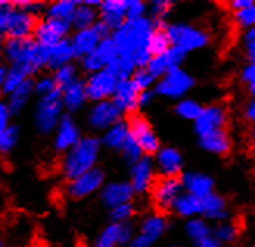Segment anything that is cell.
<instances>
[{
  "label": "cell",
  "mask_w": 255,
  "mask_h": 247,
  "mask_svg": "<svg viewBox=\"0 0 255 247\" xmlns=\"http://www.w3.org/2000/svg\"><path fill=\"white\" fill-rule=\"evenodd\" d=\"M154 31L156 22L146 16L137 20H126L122 27L112 31L111 37L117 45L120 58L132 61L137 69H145L152 58L149 53V39Z\"/></svg>",
  "instance_id": "1"
},
{
  "label": "cell",
  "mask_w": 255,
  "mask_h": 247,
  "mask_svg": "<svg viewBox=\"0 0 255 247\" xmlns=\"http://www.w3.org/2000/svg\"><path fill=\"white\" fill-rule=\"evenodd\" d=\"M101 146H103L101 145V138H98L97 135H83L75 146L62 154L59 170L64 179L70 182L95 168Z\"/></svg>",
  "instance_id": "2"
},
{
  "label": "cell",
  "mask_w": 255,
  "mask_h": 247,
  "mask_svg": "<svg viewBox=\"0 0 255 247\" xmlns=\"http://www.w3.org/2000/svg\"><path fill=\"white\" fill-rule=\"evenodd\" d=\"M66 114L62 103L61 90L56 89L55 92L39 97L34 108V124L39 134H52L56 131V127L62 119V115Z\"/></svg>",
  "instance_id": "3"
},
{
  "label": "cell",
  "mask_w": 255,
  "mask_h": 247,
  "mask_svg": "<svg viewBox=\"0 0 255 247\" xmlns=\"http://www.w3.org/2000/svg\"><path fill=\"white\" fill-rule=\"evenodd\" d=\"M165 31H167L171 45L184 50L185 53L195 50H201L207 47L210 42V33L204 28H199L196 25L190 23H167L165 25Z\"/></svg>",
  "instance_id": "4"
},
{
  "label": "cell",
  "mask_w": 255,
  "mask_h": 247,
  "mask_svg": "<svg viewBox=\"0 0 255 247\" xmlns=\"http://www.w3.org/2000/svg\"><path fill=\"white\" fill-rule=\"evenodd\" d=\"M195 86V78L188 72H185L182 67L171 69L165 73L162 78H159L154 92L156 95L173 98V100H182L185 94H188Z\"/></svg>",
  "instance_id": "5"
},
{
  "label": "cell",
  "mask_w": 255,
  "mask_h": 247,
  "mask_svg": "<svg viewBox=\"0 0 255 247\" xmlns=\"http://www.w3.org/2000/svg\"><path fill=\"white\" fill-rule=\"evenodd\" d=\"M182 193L184 187L181 177H159L151 188V199L156 212L163 215L173 212V207Z\"/></svg>",
  "instance_id": "6"
},
{
  "label": "cell",
  "mask_w": 255,
  "mask_h": 247,
  "mask_svg": "<svg viewBox=\"0 0 255 247\" xmlns=\"http://www.w3.org/2000/svg\"><path fill=\"white\" fill-rule=\"evenodd\" d=\"M128 126H129V134L137 141V145L142 148L145 155H156L162 148L157 134L152 129L149 120L140 112H135L128 117Z\"/></svg>",
  "instance_id": "7"
},
{
  "label": "cell",
  "mask_w": 255,
  "mask_h": 247,
  "mask_svg": "<svg viewBox=\"0 0 255 247\" xmlns=\"http://www.w3.org/2000/svg\"><path fill=\"white\" fill-rule=\"evenodd\" d=\"M84 83H86L87 100L98 103L105 100H112L120 80L109 67H106L100 72L91 73L84 80Z\"/></svg>",
  "instance_id": "8"
},
{
  "label": "cell",
  "mask_w": 255,
  "mask_h": 247,
  "mask_svg": "<svg viewBox=\"0 0 255 247\" xmlns=\"http://www.w3.org/2000/svg\"><path fill=\"white\" fill-rule=\"evenodd\" d=\"M106 184V173L98 165L87 173L67 182L66 193L72 199H84L94 193H98Z\"/></svg>",
  "instance_id": "9"
},
{
  "label": "cell",
  "mask_w": 255,
  "mask_h": 247,
  "mask_svg": "<svg viewBox=\"0 0 255 247\" xmlns=\"http://www.w3.org/2000/svg\"><path fill=\"white\" fill-rule=\"evenodd\" d=\"M72 30V25L69 22L52 19V17H42L37 20V25L33 33V39L44 47H52L64 39H69V33Z\"/></svg>",
  "instance_id": "10"
},
{
  "label": "cell",
  "mask_w": 255,
  "mask_h": 247,
  "mask_svg": "<svg viewBox=\"0 0 255 247\" xmlns=\"http://www.w3.org/2000/svg\"><path fill=\"white\" fill-rule=\"evenodd\" d=\"M120 120H123V114L114 105L112 100L94 103V106L87 114V124L98 132L108 131L111 126L119 123Z\"/></svg>",
  "instance_id": "11"
},
{
  "label": "cell",
  "mask_w": 255,
  "mask_h": 247,
  "mask_svg": "<svg viewBox=\"0 0 255 247\" xmlns=\"http://www.w3.org/2000/svg\"><path fill=\"white\" fill-rule=\"evenodd\" d=\"M229 122V112L221 105L204 106L195 123V132L198 137L207 135L216 131H224Z\"/></svg>",
  "instance_id": "12"
},
{
  "label": "cell",
  "mask_w": 255,
  "mask_h": 247,
  "mask_svg": "<svg viewBox=\"0 0 255 247\" xmlns=\"http://www.w3.org/2000/svg\"><path fill=\"white\" fill-rule=\"evenodd\" d=\"M117 58H119V50L116 42L112 41V37H106L98 44V47L91 55L83 58L80 62H81V69L91 75L109 67Z\"/></svg>",
  "instance_id": "13"
},
{
  "label": "cell",
  "mask_w": 255,
  "mask_h": 247,
  "mask_svg": "<svg viewBox=\"0 0 255 247\" xmlns=\"http://www.w3.org/2000/svg\"><path fill=\"white\" fill-rule=\"evenodd\" d=\"M157 170L154 165V159L151 155H143L142 159L137 160L134 165H131V176L129 184L135 194H145L151 191L154 185Z\"/></svg>",
  "instance_id": "14"
},
{
  "label": "cell",
  "mask_w": 255,
  "mask_h": 247,
  "mask_svg": "<svg viewBox=\"0 0 255 247\" xmlns=\"http://www.w3.org/2000/svg\"><path fill=\"white\" fill-rule=\"evenodd\" d=\"M134 194L135 193L129 184V180L108 182V184H105V187L100 190V201L106 209L112 210L122 204L132 202Z\"/></svg>",
  "instance_id": "15"
},
{
  "label": "cell",
  "mask_w": 255,
  "mask_h": 247,
  "mask_svg": "<svg viewBox=\"0 0 255 247\" xmlns=\"http://www.w3.org/2000/svg\"><path fill=\"white\" fill-rule=\"evenodd\" d=\"M81 137H83V134H81L80 126L76 124L73 117L66 112L62 115V119L55 131V140H53L55 151L64 154L72 146H75L76 143L81 140Z\"/></svg>",
  "instance_id": "16"
},
{
  "label": "cell",
  "mask_w": 255,
  "mask_h": 247,
  "mask_svg": "<svg viewBox=\"0 0 255 247\" xmlns=\"http://www.w3.org/2000/svg\"><path fill=\"white\" fill-rule=\"evenodd\" d=\"M135 232L134 227L128 224H116L111 223L103 230L100 232V235L94 241L92 247H120L128 246L129 241L134 238Z\"/></svg>",
  "instance_id": "17"
},
{
  "label": "cell",
  "mask_w": 255,
  "mask_h": 247,
  "mask_svg": "<svg viewBox=\"0 0 255 247\" xmlns=\"http://www.w3.org/2000/svg\"><path fill=\"white\" fill-rule=\"evenodd\" d=\"M154 165L160 177H181L184 170V157L181 151L171 146H162L154 155Z\"/></svg>",
  "instance_id": "18"
},
{
  "label": "cell",
  "mask_w": 255,
  "mask_h": 247,
  "mask_svg": "<svg viewBox=\"0 0 255 247\" xmlns=\"http://www.w3.org/2000/svg\"><path fill=\"white\" fill-rule=\"evenodd\" d=\"M37 20H39V19H37V16L28 14V12L17 9L14 6L11 11L5 36L6 37H14V39L33 37Z\"/></svg>",
  "instance_id": "19"
},
{
  "label": "cell",
  "mask_w": 255,
  "mask_h": 247,
  "mask_svg": "<svg viewBox=\"0 0 255 247\" xmlns=\"http://www.w3.org/2000/svg\"><path fill=\"white\" fill-rule=\"evenodd\" d=\"M138 94L140 90L134 86L131 80H123L119 83L116 94L112 97V101L123 115L129 117L138 111Z\"/></svg>",
  "instance_id": "20"
},
{
  "label": "cell",
  "mask_w": 255,
  "mask_h": 247,
  "mask_svg": "<svg viewBox=\"0 0 255 247\" xmlns=\"http://www.w3.org/2000/svg\"><path fill=\"white\" fill-rule=\"evenodd\" d=\"M98 20L103 22L111 31H116L126 22L125 0H103L98 8Z\"/></svg>",
  "instance_id": "21"
},
{
  "label": "cell",
  "mask_w": 255,
  "mask_h": 247,
  "mask_svg": "<svg viewBox=\"0 0 255 247\" xmlns=\"http://www.w3.org/2000/svg\"><path fill=\"white\" fill-rule=\"evenodd\" d=\"M181 182L185 193L195 194L198 198H206L215 191V180L206 173H198V171L182 173Z\"/></svg>",
  "instance_id": "22"
},
{
  "label": "cell",
  "mask_w": 255,
  "mask_h": 247,
  "mask_svg": "<svg viewBox=\"0 0 255 247\" xmlns=\"http://www.w3.org/2000/svg\"><path fill=\"white\" fill-rule=\"evenodd\" d=\"M36 41L33 37H23V39H14L6 37L3 44V55L8 59L9 66L11 64H17V66H25L30 51L34 47Z\"/></svg>",
  "instance_id": "23"
},
{
  "label": "cell",
  "mask_w": 255,
  "mask_h": 247,
  "mask_svg": "<svg viewBox=\"0 0 255 247\" xmlns=\"http://www.w3.org/2000/svg\"><path fill=\"white\" fill-rule=\"evenodd\" d=\"M101 41H103V39H101V36L97 33V30L94 27L75 31L73 36L70 37V44L73 48L75 58H78L81 61L87 55H91Z\"/></svg>",
  "instance_id": "24"
},
{
  "label": "cell",
  "mask_w": 255,
  "mask_h": 247,
  "mask_svg": "<svg viewBox=\"0 0 255 247\" xmlns=\"http://www.w3.org/2000/svg\"><path fill=\"white\" fill-rule=\"evenodd\" d=\"M61 95H62L64 109H66L67 114L78 112L80 109H83V106L86 105V101H87L84 80L78 78V80L73 81L72 84L61 89Z\"/></svg>",
  "instance_id": "25"
},
{
  "label": "cell",
  "mask_w": 255,
  "mask_h": 247,
  "mask_svg": "<svg viewBox=\"0 0 255 247\" xmlns=\"http://www.w3.org/2000/svg\"><path fill=\"white\" fill-rule=\"evenodd\" d=\"M167 230H168V219L163 213H159V212L146 215L138 227L140 235L146 237L152 243L159 241L165 233H167Z\"/></svg>",
  "instance_id": "26"
},
{
  "label": "cell",
  "mask_w": 255,
  "mask_h": 247,
  "mask_svg": "<svg viewBox=\"0 0 255 247\" xmlns=\"http://www.w3.org/2000/svg\"><path fill=\"white\" fill-rule=\"evenodd\" d=\"M232 138L231 134H229L226 129L224 131H216L207 135L199 137V146L212 154L216 155H227L232 151Z\"/></svg>",
  "instance_id": "27"
},
{
  "label": "cell",
  "mask_w": 255,
  "mask_h": 247,
  "mask_svg": "<svg viewBox=\"0 0 255 247\" xmlns=\"http://www.w3.org/2000/svg\"><path fill=\"white\" fill-rule=\"evenodd\" d=\"M202 201H204V210H202L204 219L215 221V223H221V221L229 219V204L224 196L213 191Z\"/></svg>",
  "instance_id": "28"
},
{
  "label": "cell",
  "mask_w": 255,
  "mask_h": 247,
  "mask_svg": "<svg viewBox=\"0 0 255 247\" xmlns=\"http://www.w3.org/2000/svg\"><path fill=\"white\" fill-rule=\"evenodd\" d=\"M75 59L73 48L70 44V37L64 39V41L48 47V61H47V69L48 70H58L59 67L66 66V64H72Z\"/></svg>",
  "instance_id": "29"
},
{
  "label": "cell",
  "mask_w": 255,
  "mask_h": 247,
  "mask_svg": "<svg viewBox=\"0 0 255 247\" xmlns=\"http://www.w3.org/2000/svg\"><path fill=\"white\" fill-rule=\"evenodd\" d=\"M204 198H198L195 194L190 193H182L179 198H177L173 212L185 219H191V218H199L202 216V210H204Z\"/></svg>",
  "instance_id": "30"
},
{
  "label": "cell",
  "mask_w": 255,
  "mask_h": 247,
  "mask_svg": "<svg viewBox=\"0 0 255 247\" xmlns=\"http://www.w3.org/2000/svg\"><path fill=\"white\" fill-rule=\"evenodd\" d=\"M129 137V126L128 120H120L114 126H111L108 131L103 132L101 137V145L112 151H122L125 141Z\"/></svg>",
  "instance_id": "31"
},
{
  "label": "cell",
  "mask_w": 255,
  "mask_h": 247,
  "mask_svg": "<svg viewBox=\"0 0 255 247\" xmlns=\"http://www.w3.org/2000/svg\"><path fill=\"white\" fill-rule=\"evenodd\" d=\"M31 95H34V80H33V78H30V80H27V81H23L14 90V92H11L8 95L6 105L9 108L11 115L19 114L25 106H27V103L31 98Z\"/></svg>",
  "instance_id": "32"
},
{
  "label": "cell",
  "mask_w": 255,
  "mask_h": 247,
  "mask_svg": "<svg viewBox=\"0 0 255 247\" xmlns=\"http://www.w3.org/2000/svg\"><path fill=\"white\" fill-rule=\"evenodd\" d=\"M97 22H98V8L87 5L86 2H80L75 9V14H73L70 25H72V28L80 31L86 28H92Z\"/></svg>",
  "instance_id": "33"
},
{
  "label": "cell",
  "mask_w": 255,
  "mask_h": 247,
  "mask_svg": "<svg viewBox=\"0 0 255 247\" xmlns=\"http://www.w3.org/2000/svg\"><path fill=\"white\" fill-rule=\"evenodd\" d=\"M212 229L213 227L210 226L209 221L204 219L202 216L191 218V219H187V223H185V235L193 244H198L202 240L212 237Z\"/></svg>",
  "instance_id": "34"
},
{
  "label": "cell",
  "mask_w": 255,
  "mask_h": 247,
  "mask_svg": "<svg viewBox=\"0 0 255 247\" xmlns=\"http://www.w3.org/2000/svg\"><path fill=\"white\" fill-rule=\"evenodd\" d=\"M78 3L80 2H76V0H58V2H52L47 5L45 16L70 23Z\"/></svg>",
  "instance_id": "35"
},
{
  "label": "cell",
  "mask_w": 255,
  "mask_h": 247,
  "mask_svg": "<svg viewBox=\"0 0 255 247\" xmlns=\"http://www.w3.org/2000/svg\"><path fill=\"white\" fill-rule=\"evenodd\" d=\"M31 78V73L17 64H12V66L6 67V75H5V81H3V95H9L23 83Z\"/></svg>",
  "instance_id": "36"
},
{
  "label": "cell",
  "mask_w": 255,
  "mask_h": 247,
  "mask_svg": "<svg viewBox=\"0 0 255 247\" xmlns=\"http://www.w3.org/2000/svg\"><path fill=\"white\" fill-rule=\"evenodd\" d=\"M212 235L221 244H229V243L237 241V238L240 235V227L235 221L226 219V221H221V223H216L213 226Z\"/></svg>",
  "instance_id": "37"
},
{
  "label": "cell",
  "mask_w": 255,
  "mask_h": 247,
  "mask_svg": "<svg viewBox=\"0 0 255 247\" xmlns=\"http://www.w3.org/2000/svg\"><path fill=\"white\" fill-rule=\"evenodd\" d=\"M173 8H174V3L170 2V0H154V2L149 3L148 12H149V17L156 22V27H165V25H167L165 19L168 17Z\"/></svg>",
  "instance_id": "38"
},
{
  "label": "cell",
  "mask_w": 255,
  "mask_h": 247,
  "mask_svg": "<svg viewBox=\"0 0 255 247\" xmlns=\"http://www.w3.org/2000/svg\"><path fill=\"white\" fill-rule=\"evenodd\" d=\"M171 41L165 31V27H156V31L152 33L151 39H149V53L151 56H159L167 53V51L171 48Z\"/></svg>",
  "instance_id": "39"
},
{
  "label": "cell",
  "mask_w": 255,
  "mask_h": 247,
  "mask_svg": "<svg viewBox=\"0 0 255 247\" xmlns=\"http://www.w3.org/2000/svg\"><path fill=\"white\" fill-rule=\"evenodd\" d=\"M202 108L204 106L201 105V103H198L193 98H182V100L177 101V105L174 108V112L179 115L181 119H184V120L195 122L199 117Z\"/></svg>",
  "instance_id": "40"
},
{
  "label": "cell",
  "mask_w": 255,
  "mask_h": 247,
  "mask_svg": "<svg viewBox=\"0 0 255 247\" xmlns=\"http://www.w3.org/2000/svg\"><path fill=\"white\" fill-rule=\"evenodd\" d=\"M53 78H55V83L58 86V89H64L66 86L72 84L73 81L78 80V69L72 62V64H66V66L59 67L58 70L53 72Z\"/></svg>",
  "instance_id": "41"
},
{
  "label": "cell",
  "mask_w": 255,
  "mask_h": 247,
  "mask_svg": "<svg viewBox=\"0 0 255 247\" xmlns=\"http://www.w3.org/2000/svg\"><path fill=\"white\" fill-rule=\"evenodd\" d=\"M19 141V127L16 124H9L0 132V154H6L16 148Z\"/></svg>",
  "instance_id": "42"
},
{
  "label": "cell",
  "mask_w": 255,
  "mask_h": 247,
  "mask_svg": "<svg viewBox=\"0 0 255 247\" xmlns=\"http://www.w3.org/2000/svg\"><path fill=\"white\" fill-rule=\"evenodd\" d=\"M134 215H135V207L132 202L122 204V205L116 207V209L109 210L111 223H116V224H128Z\"/></svg>",
  "instance_id": "43"
},
{
  "label": "cell",
  "mask_w": 255,
  "mask_h": 247,
  "mask_svg": "<svg viewBox=\"0 0 255 247\" xmlns=\"http://www.w3.org/2000/svg\"><path fill=\"white\" fill-rule=\"evenodd\" d=\"M148 72L156 78V80H159V78H162L167 72H170L173 67H171V64L167 58V55H159V56H152L148 62V66H146Z\"/></svg>",
  "instance_id": "44"
},
{
  "label": "cell",
  "mask_w": 255,
  "mask_h": 247,
  "mask_svg": "<svg viewBox=\"0 0 255 247\" xmlns=\"http://www.w3.org/2000/svg\"><path fill=\"white\" fill-rule=\"evenodd\" d=\"M232 19L238 28L249 30V28L255 27V3L251 5L249 8L235 11L232 14Z\"/></svg>",
  "instance_id": "45"
},
{
  "label": "cell",
  "mask_w": 255,
  "mask_h": 247,
  "mask_svg": "<svg viewBox=\"0 0 255 247\" xmlns=\"http://www.w3.org/2000/svg\"><path fill=\"white\" fill-rule=\"evenodd\" d=\"M120 152L123 154V159L129 165H134L137 160H140L145 155L142 148H140L137 145V141L131 137V134H129V137H128V140L125 141V145H123Z\"/></svg>",
  "instance_id": "46"
},
{
  "label": "cell",
  "mask_w": 255,
  "mask_h": 247,
  "mask_svg": "<svg viewBox=\"0 0 255 247\" xmlns=\"http://www.w3.org/2000/svg\"><path fill=\"white\" fill-rule=\"evenodd\" d=\"M131 81L134 83V86L140 90V92H143V90H151L152 86H156L157 80L154 76H152L148 69H137L134 72V75L131 76Z\"/></svg>",
  "instance_id": "47"
},
{
  "label": "cell",
  "mask_w": 255,
  "mask_h": 247,
  "mask_svg": "<svg viewBox=\"0 0 255 247\" xmlns=\"http://www.w3.org/2000/svg\"><path fill=\"white\" fill-rule=\"evenodd\" d=\"M126 2V20H137L148 16V5L142 0H125Z\"/></svg>",
  "instance_id": "48"
},
{
  "label": "cell",
  "mask_w": 255,
  "mask_h": 247,
  "mask_svg": "<svg viewBox=\"0 0 255 247\" xmlns=\"http://www.w3.org/2000/svg\"><path fill=\"white\" fill-rule=\"evenodd\" d=\"M56 89H58V86L55 83L53 75H42V76L34 80V94L39 95V97L52 94Z\"/></svg>",
  "instance_id": "49"
},
{
  "label": "cell",
  "mask_w": 255,
  "mask_h": 247,
  "mask_svg": "<svg viewBox=\"0 0 255 247\" xmlns=\"http://www.w3.org/2000/svg\"><path fill=\"white\" fill-rule=\"evenodd\" d=\"M17 9H22L25 12H28V14H33L36 16L37 12H42L47 9V5L45 2H31V0H19V2H12Z\"/></svg>",
  "instance_id": "50"
},
{
  "label": "cell",
  "mask_w": 255,
  "mask_h": 247,
  "mask_svg": "<svg viewBox=\"0 0 255 247\" xmlns=\"http://www.w3.org/2000/svg\"><path fill=\"white\" fill-rule=\"evenodd\" d=\"M241 81L246 84V87L255 84V64H248L241 70Z\"/></svg>",
  "instance_id": "51"
},
{
  "label": "cell",
  "mask_w": 255,
  "mask_h": 247,
  "mask_svg": "<svg viewBox=\"0 0 255 247\" xmlns=\"http://www.w3.org/2000/svg\"><path fill=\"white\" fill-rule=\"evenodd\" d=\"M152 243L151 240H148L146 237L140 235V233H135L134 238L129 241V244H128L126 247H152Z\"/></svg>",
  "instance_id": "52"
},
{
  "label": "cell",
  "mask_w": 255,
  "mask_h": 247,
  "mask_svg": "<svg viewBox=\"0 0 255 247\" xmlns=\"http://www.w3.org/2000/svg\"><path fill=\"white\" fill-rule=\"evenodd\" d=\"M154 97H156L154 90H143V92H140L138 94V109L149 106L152 100H154Z\"/></svg>",
  "instance_id": "53"
},
{
  "label": "cell",
  "mask_w": 255,
  "mask_h": 247,
  "mask_svg": "<svg viewBox=\"0 0 255 247\" xmlns=\"http://www.w3.org/2000/svg\"><path fill=\"white\" fill-rule=\"evenodd\" d=\"M245 119L255 124V97H252L245 106Z\"/></svg>",
  "instance_id": "54"
},
{
  "label": "cell",
  "mask_w": 255,
  "mask_h": 247,
  "mask_svg": "<svg viewBox=\"0 0 255 247\" xmlns=\"http://www.w3.org/2000/svg\"><path fill=\"white\" fill-rule=\"evenodd\" d=\"M254 3H255L254 0H232V2L229 3V6H231V9L235 12V11H240V9L249 8V6L254 5Z\"/></svg>",
  "instance_id": "55"
},
{
  "label": "cell",
  "mask_w": 255,
  "mask_h": 247,
  "mask_svg": "<svg viewBox=\"0 0 255 247\" xmlns=\"http://www.w3.org/2000/svg\"><path fill=\"white\" fill-rule=\"evenodd\" d=\"M195 247H223V244L212 235V237H209L206 240H202L201 243L195 244Z\"/></svg>",
  "instance_id": "56"
},
{
  "label": "cell",
  "mask_w": 255,
  "mask_h": 247,
  "mask_svg": "<svg viewBox=\"0 0 255 247\" xmlns=\"http://www.w3.org/2000/svg\"><path fill=\"white\" fill-rule=\"evenodd\" d=\"M245 55L248 58V64H255V42L245 44Z\"/></svg>",
  "instance_id": "57"
},
{
  "label": "cell",
  "mask_w": 255,
  "mask_h": 247,
  "mask_svg": "<svg viewBox=\"0 0 255 247\" xmlns=\"http://www.w3.org/2000/svg\"><path fill=\"white\" fill-rule=\"evenodd\" d=\"M249 42H255V27L245 31V44H249Z\"/></svg>",
  "instance_id": "58"
},
{
  "label": "cell",
  "mask_w": 255,
  "mask_h": 247,
  "mask_svg": "<svg viewBox=\"0 0 255 247\" xmlns=\"http://www.w3.org/2000/svg\"><path fill=\"white\" fill-rule=\"evenodd\" d=\"M5 75H6V67L0 64V95L3 94V81H5Z\"/></svg>",
  "instance_id": "59"
},
{
  "label": "cell",
  "mask_w": 255,
  "mask_h": 247,
  "mask_svg": "<svg viewBox=\"0 0 255 247\" xmlns=\"http://www.w3.org/2000/svg\"><path fill=\"white\" fill-rule=\"evenodd\" d=\"M3 44H5V39H3V36H0V58L3 55Z\"/></svg>",
  "instance_id": "60"
},
{
  "label": "cell",
  "mask_w": 255,
  "mask_h": 247,
  "mask_svg": "<svg viewBox=\"0 0 255 247\" xmlns=\"http://www.w3.org/2000/svg\"><path fill=\"white\" fill-rule=\"evenodd\" d=\"M251 140L254 141V145H255V124H252V127H251Z\"/></svg>",
  "instance_id": "61"
},
{
  "label": "cell",
  "mask_w": 255,
  "mask_h": 247,
  "mask_svg": "<svg viewBox=\"0 0 255 247\" xmlns=\"http://www.w3.org/2000/svg\"><path fill=\"white\" fill-rule=\"evenodd\" d=\"M0 247H6V246L3 244V241H2V240H0Z\"/></svg>",
  "instance_id": "62"
},
{
  "label": "cell",
  "mask_w": 255,
  "mask_h": 247,
  "mask_svg": "<svg viewBox=\"0 0 255 247\" xmlns=\"http://www.w3.org/2000/svg\"><path fill=\"white\" fill-rule=\"evenodd\" d=\"M254 247H255V246H254Z\"/></svg>",
  "instance_id": "63"
}]
</instances>
